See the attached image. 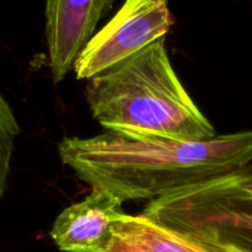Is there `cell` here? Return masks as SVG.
<instances>
[{
    "mask_svg": "<svg viewBox=\"0 0 252 252\" xmlns=\"http://www.w3.org/2000/svg\"><path fill=\"white\" fill-rule=\"evenodd\" d=\"M62 162L81 181L122 202L155 201L176 189L221 176L252 161V130L208 140H134L112 133L59 142Z\"/></svg>",
    "mask_w": 252,
    "mask_h": 252,
    "instance_id": "cell-1",
    "label": "cell"
},
{
    "mask_svg": "<svg viewBox=\"0 0 252 252\" xmlns=\"http://www.w3.org/2000/svg\"><path fill=\"white\" fill-rule=\"evenodd\" d=\"M86 101L106 132L134 140H208L216 128L182 85L165 38L90 79Z\"/></svg>",
    "mask_w": 252,
    "mask_h": 252,
    "instance_id": "cell-2",
    "label": "cell"
},
{
    "mask_svg": "<svg viewBox=\"0 0 252 252\" xmlns=\"http://www.w3.org/2000/svg\"><path fill=\"white\" fill-rule=\"evenodd\" d=\"M142 214L231 252H252V189L233 171L150 201Z\"/></svg>",
    "mask_w": 252,
    "mask_h": 252,
    "instance_id": "cell-3",
    "label": "cell"
},
{
    "mask_svg": "<svg viewBox=\"0 0 252 252\" xmlns=\"http://www.w3.org/2000/svg\"><path fill=\"white\" fill-rule=\"evenodd\" d=\"M172 25L167 0H126L79 53L73 66L76 79L90 80L122 63L165 38Z\"/></svg>",
    "mask_w": 252,
    "mask_h": 252,
    "instance_id": "cell-4",
    "label": "cell"
},
{
    "mask_svg": "<svg viewBox=\"0 0 252 252\" xmlns=\"http://www.w3.org/2000/svg\"><path fill=\"white\" fill-rule=\"evenodd\" d=\"M116 0H46V39L49 66L56 83L73 69L96 27Z\"/></svg>",
    "mask_w": 252,
    "mask_h": 252,
    "instance_id": "cell-5",
    "label": "cell"
},
{
    "mask_svg": "<svg viewBox=\"0 0 252 252\" xmlns=\"http://www.w3.org/2000/svg\"><path fill=\"white\" fill-rule=\"evenodd\" d=\"M123 202L94 187L83 201L64 209L54 220L51 238L63 252H103L111 229L123 214Z\"/></svg>",
    "mask_w": 252,
    "mask_h": 252,
    "instance_id": "cell-6",
    "label": "cell"
},
{
    "mask_svg": "<svg viewBox=\"0 0 252 252\" xmlns=\"http://www.w3.org/2000/svg\"><path fill=\"white\" fill-rule=\"evenodd\" d=\"M103 252H231L152 220L144 214L123 213L111 229Z\"/></svg>",
    "mask_w": 252,
    "mask_h": 252,
    "instance_id": "cell-7",
    "label": "cell"
},
{
    "mask_svg": "<svg viewBox=\"0 0 252 252\" xmlns=\"http://www.w3.org/2000/svg\"><path fill=\"white\" fill-rule=\"evenodd\" d=\"M19 135V122L9 102L0 91V202L7 191L12 155Z\"/></svg>",
    "mask_w": 252,
    "mask_h": 252,
    "instance_id": "cell-8",
    "label": "cell"
},
{
    "mask_svg": "<svg viewBox=\"0 0 252 252\" xmlns=\"http://www.w3.org/2000/svg\"><path fill=\"white\" fill-rule=\"evenodd\" d=\"M233 174L235 175L239 181L252 189V165H248V166L235 170V171H233Z\"/></svg>",
    "mask_w": 252,
    "mask_h": 252,
    "instance_id": "cell-9",
    "label": "cell"
}]
</instances>
